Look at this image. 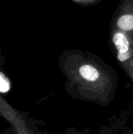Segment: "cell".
Masks as SVG:
<instances>
[{
  "mask_svg": "<svg viewBox=\"0 0 133 134\" xmlns=\"http://www.w3.org/2000/svg\"><path fill=\"white\" fill-rule=\"evenodd\" d=\"M121 65L123 68V69L125 71V72H127V74L131 77L132 80L133 81V58L126 62L121 64Z\"/></svg>",
  "mask_w": 133,
  "mask_h": 134,
  "instance_id": "cell-6",
  "label": "cell"
},
{
  "mask_svg": "<svg viewBox=\"0 0 133 134\" xmlns=\"http://www.w3.org/2000/svg\"><path fill=\"white\" fill-rule=\"evenodd\" d=\"M110 27L133 34V0H121L112 16Z\"/></svg>",
  "mask_w": 133,
  "mask_h": 134,
  "instance_id": "cell-3",
  "label": "cell"
},
{
  "mask_svg": "<svg viewBox=\"0 0 133 134\" xmlns=\"http://www.w3.org/2000/svg\"><path fill=\"white\" fill-rule=\"evenodd\" d=\"M110 46L121 64L133 58V34L110 27Z\"/></svg>",
  "mask_w": 133,
  "mask_h": 134,
  "instance_id": "cell-2",
  "label": "cell"
},
{
  "mask_svg": "<svg viewBox=\"0 0 133 134\" xmlns=\"http://www.w3.org/2000/svg\"><path fill=\"white\" fill-rule=\"evenodd\" d=\"M2 134H18V133L15 130V129L13 126H9L7 129H5Z\"/></svg>",
  "mask_w": 133,
  "mask_h": 134,
  "instance_id": "cell-7",
  "label": "cell"
},
{
  "mask_svg": "<svg viewBox=\"0 0 133 134\" xmlns=\"http://www.w3.org/2000/svg\"><path fill=\"white\" fill-rule=\"evenodd\" d=\"M2 57V55H0V60ZM9 90V82L8 78L5 76V75L0 71V92L4 93L7 92Z\"/></svg>",
  "mask_w": 133,
  "mask_h": 134,
  "instance_id": "cell-4",
  "label": "cell"
},
{
  "mask_svg": "<svg viewBox=\"0 0 133 134\" xmlns=\"http://www.w3.org/2000/svg\"><path fill=\"white\" fill-rule=\"evenodd\" d=\"M2 54V49H1V47H0V55Z\"/></svg>",
  "mask_w": 133,
  "mask_h": 134,
  "instance_id": "cell-8",
  "label": "cell"
},
{
  "mask_svg": "<svg viewBox=\"0 0 133 134\" xmlns=\"http://www.w3.org/2000/svg\"><path fill=\"white\" fill-rule=\"evenodd\" d=\"M81 6H93L99 4L103 0H70Z\"/></svg>",
  "mask_w": 133,
  "mask_h": 134,
  "instance_id": "cell-5",
  "label": "cell"
},
{
  "mask_svg": "<svg viewBox=\"0 0 133 134\" xmlns=\"http://www.w3.org/2000/svg\"><path fill=\"white\" fill-rule=\"evenodd\" d=\"M59 64L71 83L82 90V96L107 102L116 81L115 71L98 56L81 49L65 50Z\"/></svg>",
  "mask_w": 133,
  "mask_h": 134,
  "instance_id": "cell-1",
  "label": "cell"
}]
</instances>
